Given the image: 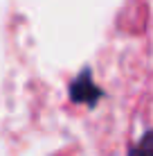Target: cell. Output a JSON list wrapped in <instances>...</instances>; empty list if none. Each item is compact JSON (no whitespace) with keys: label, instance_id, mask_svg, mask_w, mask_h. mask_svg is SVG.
I'll use <instances>...</instances> for the list:
<instances>
[{"label":"cell","instance_id":"1","mask_svg":"<svg viewBox=\"0 0 153 156\" xmlns=\"http://www.w3.org/2000/svg\"><path fill=\"white\" fill-rule=\"evenodd\" d=\"M68 93H70V102L72 104H86V106H95L99 100L104 98V90L95 84L92 70L88 66H83L81 73L70 82Z\"/></svg>","mask_w":153,"mask_h":156},{"label":"cell","instance_id":"2","mask_svg":"<svg viewBox=\"0 0 153 156\" xmlns=\"http://www.w3.org/2000/svg\"><path fill=\"white\" fill-rule=\"evenodd\" d=\"M128 156H153V129L146 131L144 136L131 147Z\"/></svg>","mask_w":153,"mask_h":156}]
</instances>
